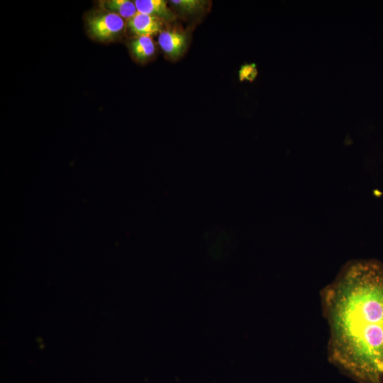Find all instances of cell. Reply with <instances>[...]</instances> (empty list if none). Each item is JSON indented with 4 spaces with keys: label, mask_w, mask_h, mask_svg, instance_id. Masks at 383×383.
<instances>
[{
    "label": "cell",
    "mask_w": 383,
    "mask_h": 383,
    "mask_svg": "<svg viewBox=\"0 0 383 383\" xmlns=\"http://www.w3.org/2000/svg\"><path fill=\"white\" fill-rule=\"evenodd\" d=\"M178 11L184 13H195L201 11L206 3L201 0H172L170 1Z\"/></svg>",
    "instance_id": "8"
},
{
    "label": "cell",
    "mask_w": 383,
    "mask_h": 383,
    "mask_svg": "<svg viewBox=\"0 0 383 383\" xmlns=\"http://www.w3.org/2000/svg\"><path fill=\"white\" fill-rule=\"evenodd\" d=\"M131 50L138 60L144 61L154 55L155 47L150 37L140 36L131 43Z\"/></svg>",
    "instance_id": "7"
},
{
    "label": "cell",
    "mask_w": 383,
    "mask_h": 383,
    "mask_svg": "<svg viewBox=\"0 0 383 383\" xmlns=\"http://www.w3.org/2000/svg\"><path fill=\"white\" fill-rule=\"evenodd\" d=\"M138 12L155 16L160 19L173 21L175 16L167 7L164 0H135L134 1Z\"/></svg>",
    "instance_id": "5"
},
{
    "label": "cell",
    "mask_w": 383,
    "mask_h": 383,
    "mask_svg": "<svg viewBox=\"0 0 383 383\" xmlns=\"http://www.w3.org/2000/svg\"><path fill=\"white\" fill-rule=\"evenodd\" d=\"M161 19L145 13L138 12L128 19V26L131 31L136 35L149 36L161 33Z\"/></svg>",
    "instance_id": "4"
},
{
    "label": "cell",
    "mask_w": 383,
    "mask_h": 383,
    "mask_svg": "<svg viewBox=\"0 0 383 383\" xmlns=\"http://www.w3.org/2000/svg\"><path fill=\"white\" fill-rule=\"evenodd\" d=\"M321 299L329 361L359 383H383V264L350 261Z\"/></svg>",
    "instance_id": "1"
},
{
    "label": "cell",
    "mask_w": 383,
    "mask_h": 383,
    "mask_svg": "<svg viewBox=\"0 0 383 383\" xmlns=\"http://www.w3.org/2000/svg\"><path fill=\"white\" fill-rule=\"evenodd\" d=\"M158 43L167 55L175 59L184 52L187 44V36L181 30H165L160 33Z\"/></svg>",
    "instance_id": "3"
},
{
    "label": "cell",
    "mask_w": 383,
    "mask_h": 383,
    "mask_svg": "<svg viewBox=\"0 0 383 383\" xmlns=\"http://www.w3.org/2000/svg\"><path fill=\"white\" fill-rule=\"evenodd\" d=\"M101 3L106 11L116 13L122 18L130 19L138 13L135 4L132 1L107 0Z\"/></svg>",
    "instance_id": "6"
},
{
    "label": "cell",
    "mask_w": 383,
    "mask_h": 383,
    "mask_svg": "<svg viewBox=\"0 0 383 383\" xmlns=\"http://www.w3.org/2000/svg\"><path fill=\"white\" fill-rule=\"evenodd\" d=\"M87 26L89 33L95 39L109 41L122 32L125 23L120 16L106 11L89 17Z\"/></svg>",
    "instance_id": "2"
}]
</instances>
